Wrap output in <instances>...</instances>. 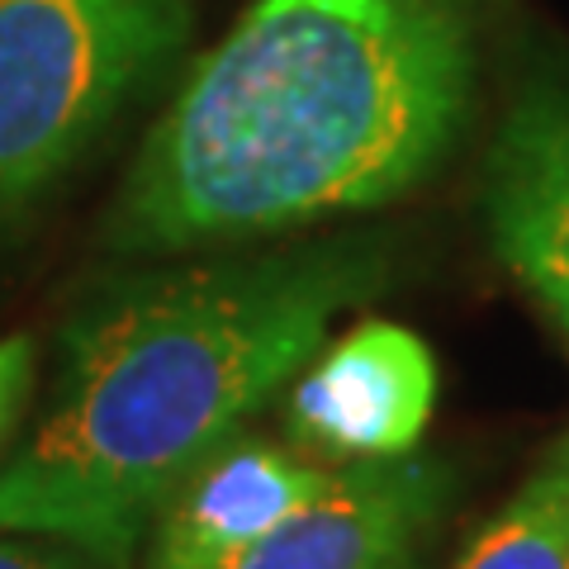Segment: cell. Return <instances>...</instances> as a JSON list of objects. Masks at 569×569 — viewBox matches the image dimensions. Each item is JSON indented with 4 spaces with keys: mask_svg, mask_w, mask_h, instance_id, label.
Instances as JSON below:
<instances>
[{
    "mask_svg": "<svg viewBox=\"0 0 569 569\" xmlns=\"http://www.w3.org/2000/svg\"><path fill=\"white\" fill-rule=\"evenodd\" d=\"M29 376H33V356H29V342L24 337H6L0 342V437L10 432L14 413L29 395Z\"/></svg>",
    "mask_w": 569,
    "mask_h": 569,
    "instance_id": "cell-10",
    "label": "cell"
},
{
    "mask_svg": "<svg viewBox=\"0 0 569 569\" xmlns=\"http://www.w3.org/2000/svg\"><path fill=\"white\" fill-rule=\"evenodd\" d=\"M441 498L447 479L427 460H347L223 569H395L413 560L418 531L437 518Z\"/></svg>",
    "mask_w": 569,
    "mask_h": 569,
    "instance_id": "cell-5",
    "label": "cell"
},
{
    "mask_svg": "<svg viewBox=\"0 0 569 569\" xmlns=\"http://www.w3.org/2000/svg\"><path fill=\"white\" fill-rule=\"evenodd\" d=\"M190 29L194 0H0V213L39 200Z\"/></svg>",
    "mask_w": 569,
    "mask_h": 569,
    "instance_id": "cell-3",
    "label": "cell"
},
{
    "mask_svg": "<svg viewBox=\"0 0 569 569\" xmlns=\"http://www.w3.org/2000/svg\"><path fill=\"white\" fill-rule=\"evenodd\" d=\"M0 569H114V565H104L91 550L58 541V537L0 531Z\"/></svg>",
    "mask_w": 569,
    "mask_h": 569,
    "instance_id": "cell-9",
    "label": "cell"
},
{
    "mask_svg": "<svg viewBox=\"0 0 569 569\" xmlns=\"http://www.w3.org/2000/svg\"><path fill=\"white\" fill-rule=\"evenodd\" d=\"M437 403V361L418 332L385 318L356 323L295 380L284 427L332 460L408 456Z\"/></svg>",
    "mask_w": 569,
    "mask_h": 569,
    "instance_id": "cell-4",
    "label": "cell"
},
{
    "mask_svg": "<svg viewBox=\"0 0 569 569\" xmlns=\"http://www.w3.org/2000/svg\"><path fill=\"white\" fill-rule=\"evenodd\" d=\"M456 569H569V437L479 527Z\"/></svg>",
    "mask_w": 569,
    "mask_h": 569,
    "instance_id": "cell-8",
    "label": "cell"
},
{
    "mask_svg": "<svg viewBox=\"0 0 569 569\" xmlns=\"http://www.w3.org/2000/svg\"><path fill=\"white\" fill-rule=\"evenodd\" d=\"M470 81L456 0H257L142 142L114 247L190 252L399 200L456 142Z\"/></svg>",
    "mask_w": 569,
    "mask_h": 569,
    "instance_id": "cell-1",
    "label": "cell"
},
{
    "mask_svg": "<svg viewBox=\"0 0 569 569\" xmlns=\"http://www.w3.org/2000/svg\"><path fill=\"white\" fill-rule=\"evenodd\" d=\"M395 569H418V565H413V560H403V565H395Z\"/></svg>",
    "mask_w": 569,
    "mask_h": 569,
    "instance_id": "cell-11",
    "label": "cell"
},
{
    "mask_svg": "<svg viewBox=\"0 0 569 569\" xmlns=\"http://www.w3.org/2000/svg\"><path fill=\"white\" fill-rule=\"evenodd\" d=\"M489 228L550 318L569 332V96L537 86L503 123L489 157Z\"/></svg>",
    "mask_w": 569,
    "mask_h": 569,
    "instance_id": "cell-6",
    "label": "cell"
},
{
    "mask_svg": "<svg viewBox=\"0 0 569 569\" xmlns=\"http://www.w3.org/2000/svg\"><path fill=\"white\" fill-rule=\"evenodd\" d=\"M328 485V470L266 437L219 447L157 512L148 569H223Z\"/></svg>",
    "mask_w": 569,
    "mask_h": 569,
    "instance_id": "cell-7",
    "label": "cell"
},
{
    "mask_svg": "<svg viewBox=\"0 0 569 569\" xmlns=\"http://www.w3.org/2000/svg\"><path fill=\"white\" fill-rule=\"evenodd\" d=\"M376 280L370 242H305L100 299L67 337L48 418L0 470V531L58 537L123 569L167 498L247 432Z\"/></svg>",
    "mask_w": 569,
    "mask_h": 569,
    "instance_id": "cell-2",
    "label": "cell"
}]
</instances>
